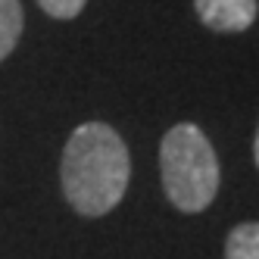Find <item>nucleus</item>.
Returning <instances> with one entry per match:
<instances>
[{
	"mask_svg": "<svg viewBox=\"0 0 259 259\" xmlns=\"http://www.w3.org/2000/svg\"><path fill=\"white\" fill-rule=\"evenodd\" d=\"M132 178V156L116 128L106 122H84L69 135L60 181L69 206L84 219L113 212Z\"/></svg>",
	"mask_w": 259,
	"mask_h": 259,
	"instance_id": "1",
	"label": "nucleus"
},
{
	"mask_svg": "<svg viewBox=\"0 0 259 259\" xmlns=\"http://www.w3.org/2000/svg\"><path fill=\"white\" fill-rule=\"evenodd\" d=\"M159 172L169 203L178 212H203L219 194V159L209 138L194 122L169 128L159 144Z\"/></svg>",
	"mask_w": 259,
	"mask_h": 259,
	"instance_id": "2",
	"label": "nucleus"
},
{
	"mask_svg": "<svg viewBox=\"0 0 259 259\" xmlns=\"http://www.w3.org/2000/svg\"><path fill=\"white\" fill-rule=\"evenodd\" d=\"M194 10H197V19L209 31L237 34L256 22L259 0H194Z\"/></svg>",
	"mask_w": 259,
	"mask_h": 259,
	"instance_id": "3",
	"label": "nucleus"
},
{
	"mask_svg": "<svg viewBox=\"0 0 259 259\" xmlns=\"http://www.w3.org/2000/svg\"><path fill=\"white\" fill-rule=\"evenodd\" d=\"M22 38V4L19 0H0V63L16 50Z\"/></svg>",
	"mask_w": 259,
	"mask_h": 259,
	"instance_id": "4",
	"label": "nucleus"
},
{
	"mask_svg": "<svg viewBox=\"0 0 259 259\" xmlns=\"http://www.w3.org/2000/svg\"><path fill=\"white\" fill-rule=\"evenodd\" d=\"M225 259H259V222H240L225 237Z\"/></svg>",
	"mask_w": 259,
	"mask_h": 259,
	"instance_id": "5",
	"label": "nucleus"
},
{
	"mask_svg": "<svg viewBox=\"0 0 259 259\" xmlns=\"http://www.w3.org/2000/svg\"><path fill=\"white\" fill-rule=\"evenodd\" d=\"M88 0H38V7L50 16V19H75V16L84 10Z\"/></svg>",
	"mask_w": 259,
	"mask_h": 259,
	"instance_id": "6",
	"label": "nucleus"
},
{
	"mask_svg": "<svg viewBox=\"0 0 259 259\" xmlns=\"http://www.w3.org/2000/svg\"><path fill=\"white\" fill-rule=\"evenodd\" d=\"M253 156H256V169H259V128H256V138H253Z\"/></svg>",
	"mask_w": 259,
	"mask_h": 259,
	"instance_id": "7",
	"label": "nucleus"
}]
</instances>
